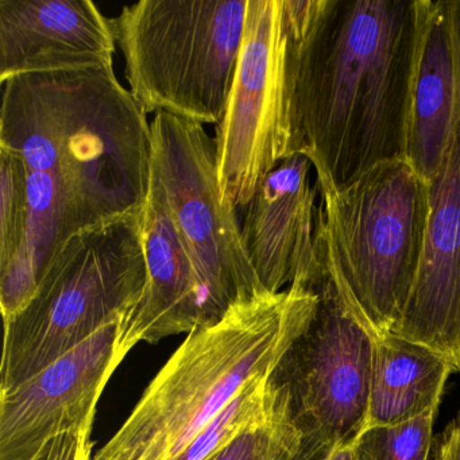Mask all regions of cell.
Wrapping results in <instances>:
<instances>
[{
    "label": "cell",
    "mask_w": 460,
    "mask_h": 460,
    "mask_svg": "<svg viewBox=\"0 0 460 460\" xmlns=\"http://www.w3.org/2000/svg\"><path fill=\"white\" fill-rule=\"evenodd\" d=\"M285 158L349 187L406 158L419 0H284Z\"/></svg>",
    "instance_id": "cell-1"
},
{
    "label": "cell",
    "mask_w": 460,
    "mask_h": 460,
    "mask_svg": "<svg viewBox=\"0 0 460 460\" xmlns=\"http://www.w3.org/2000/svg\"><path fill=\"white\" fill-rule=\"evenodd\" d=\"M2 87L0 146L23 158L29 190L58 199L66 241L144 211L152 128L114 66L20 75Z\"/></svg>",
    "instance_id": "cell-2"
},
{
    "label": "cell",
    "mask_w": 460,
    "mask_h": 460,
    "mask_svg": "<svg viewBox=\"0 0 460 460\" xmlns=\"http://www.w3.org/2000/svg\"><path fill=\"white\" fill-rule=\"evenodd\" d=\"M317 295L292 284L231 306L166 360L122 427L91 460H173L257 378L271 376L308 327Z\"/></svg>",
    "instance_id": "cell-3"
},
{
    "label": "cell",
    "mask_w": 460,
    "mask_h": 460,
    "mask_svg": "<svg viewBox=\"0 0 460 460\" xmlns=\"http://www.w3.org/2000/svg\"><path fill=\"white\" fill-rule=\"evenodd\" d=\"M142 215L84 228L58 247L33 300L4 322L0 392L40 373L136 308L147 279Z\"/></svg>",
    "instance_id": "cell-4"
},
{
    "label": "cell",
    "mask_w": 460,
    "mask_h": 460,
    "mask_svg": "<svg viewBox=\"0 0 460 460\" xmlns=\"http://www.w3.org/2000/svg\"><path fill=\"white\" fill-rule=\"evenodd\" d=\"M249 0H141L112 18L125 76L146 114L200 125L226 114Z\"/></svg>",
    "instance_id": "cell-5"
},
{
    "label": "cell",
    "mask_w": 460,
    "mask_h": 460,
    "mask_svg": "<svg viewBox=\"0 0 460 460\" xmlns=\"http://www.w3.org/2000/svg\"><path fill=\"white\" fill-rule=\"evenodd\" d=\"M319 220L358 314L376 336L402 316L419 270L429 182L406 158L385 161L343 190L316 179Z\"/></svg>",
    "instance_id": "cell-6"
},
{
    "label": "cell",
    "mask_w": 460,
    "mask_h": 460,
    "mask_svg": "<svg viewBox=\"0 0 460 460\" xmlns=\"http://www.w3.org/2000/svg\"><path fill=\"white\" fill-rule=\"evenodd\" d=\"M320 269L309 289L316 312L273 374L287 387L293 421L301 432L298 460H324L365 428L376 333L352 304L330 242L317 222Z\"/></svg>",
    "instance_id": "cell-7"
},
{
    "label": "cell",
    "mask_w": 460,
    "mask_h": 460,
    "mask_svg": "<svg viewBox=\"0 0 460 460\" xmlns=\"http://www.w3.org/2000/svg\"><path fill=\"white\" fill-rule=\"evenodd\" d=\"M150 128L152 164L192 257L207 327L268 292L247 255L236 209L223 200L215 138L200 123L166 112L155 114Z\"/></svg>",
    "instance_id": "cell-8"
},
{
    "label": "cell",
    "mask_w": 460,
    "mask_h": 460,
    "mask_svg": "<svg viewBox=\"0 0 460 460\" xmlns=\"http://www.w3.org/2000/svg\"><path fill=\"white\" fill-rule=\"evenodd\" d=\"M285 58L284 0H249L235 77L215 137L223 200L236 211L285 160Z\"/></svg>",
    "instance_id": "cell-9"
},
{
    "label": "cell",
    "mask_w": 460,
    "mask_h": 460,
    "mask_svg": "<svg viewBox=\"0 0 460 460\" xmlns=\"http://www.w3.org/2000/svg\"><path fill=\"white\" fill-rule=\"evenodd\" d=\"M122 320L110 323L17 386L0 392V460H31L49 441L93 429L96 406L122 358Z\"/></svg>",
    "instance_id": "cell-10"
},
{
    "label": "cell",
    "mask_w": 460,
    "mask_h": 460,
    "mask_svg": "<svg viewBox=\"0 0 460 460\" xmlns=\"http://www.w3.org/2000/svg\"><path fill=\"white\" fill-rule=\"evenodd\" d=\"M419 270L392 332L448 355L460 370V120L429 180Z\"/></svg>",
    "instance_id": "cell-11"
},
{
    "label": "cell",
    "mask_w": 460,
    "mask_h": 460,
    "mask_svg": "<svg viewBox=\"0 0 460 460\" xmlns=\"http://www.w3.org/2000/svg\"><path fill=\"white\" fill-rule=\"evenodd\" d=\"M312 169L306 155L285 158L244 207V247L263 289L271 295L287 285L308 288L319 271V190L312 185Z\"/></svg>",
    "instance_id": "cell-12"
},
{
    "label": "cell",
    "mask_w": 460,
    "mask_h": 460,
    "mask_svg": "<svg viewBox=\"0 0 460 460\" xmlns=\"http://www.w3.org/2000/svg\"><path fill=\"white\" fill-rule=\"evenodd\" d=\"M111 20L91 0H0V83L112 66Z\"/></svg>",
    "instance_id": "cell-13"
},
{
    "label": "cell",
    "mask_w": 460,
    "mask_h": 460,
    "mask_svg": "<svg viewBox=\"0 0 460 460\" xmlns=\"http://www.w3.org/2000/svg\"><path fill=\"white\" fill-rule=\"evenodd\" d=\"M142 231L146 287L120 324L118 351L122 359L142 341L155 343L172 335H190L206 325L198 273L153 164Z\"/></svg>",
    "instance_id": "cell-14"
},
{
    "label": "cell",
    "mask_w": 460,
    "mask_h": 460,
    "mask_svg": "<svg viewBox=\"0 0 460 460\" xmlns=\"http://www.w3.org/2000/svg\"><path fill=\"white\" fill-rule=\"evenodd\" d=\"M460 120V0H419L406 160L429 181Z\"/></svg>",
    "instance_id": "cell-15"
},
{
    "label": "cell",
    "mask_w": 460,
    "mask_h": 460,
    "mask_svg": "<svg viewBox=\"0 0 460 460\" xmlns=\"http://www.w3.org/2000/svg\"><path fill=\"white\" fill-rule=\"evenodd\" d=\"M456 363L443 352L394 332L376 336L365 428L401 424L440 405Z\"/></svg>",
    "instance_id": "cell-16"
},
{
    "label": "cell",
    "mask_w": 460,
    "mask_h": 460,
    "mask_svg": "<svg viewBox=\"0 0 460 460\" xmlns=\"http://www.w3.org/2000/svg\"><path fill=\"white\" fill-rule=\"evenodd\" d=\"M288 397L287 387L273 376L254 379L173 460H214L236 438L269 421Z\"/></svg>",
    "instance_id": "cell-17"
},
{
    "label": "cell",
    "mask_w": 460,
    "mask_h": 460,
    "mask_svg": "<svg viewBox=\"0 0 460 460\" xmlns=\"http://www.w3.org/2000/svg\"><path fill=\"white\" fill-rule=\"evenodd\" d=\"M29 228L28 172L21 155L0 146V270L20 254Z\"/></svg>",
    "instance_id": "cell-18"
},
{
    "label": "cell",
    "mask_w": 460,
    "mask_h": 460,
    "mask_svg": "<svg viewBox=\"0 0 460 460\" xmlns=\"http://www.w3.org/2000/svg\"><path fill=\"white\" fill-rule=\"evenodd\" d=\"M438 406L395 425L366 428L354 441L355 460H429Z\"/></svg>",
    "instance_id": "cell-19"
},
{
    "label": "cell",
    "mask_w": 460,
    "mask_h": 460,
    "mask_svg": "<svg viewBox=\"0 0 460 460\" xmlns=\"http://www.w3.org/2000/svg\"><path fill=\"white\" fill-rule=\"evenodd\" d=\"M301 440L288 397L287 402L269 421L236 438L214 460H298Z\"/></svg>",
    "instance_id": "cell-20"
},
{
    "label": "cell",
    "mask_w": 460,
    "mask_h": 460,
    "mask_svg": "<svg viewBox=\"0 0 460 460\" xmlns=\"http://www.w3.org/2000/svg\"><path fill=\"white\" fill-rule=\"evenodd\" d=\"M91 430H74L53 438L31 460H91Z\"/></svg>",
    "instance_id": "cell-21"
},
{
    "label": "cell",
    "mask_w": 460,
    "mask_h": 460,
    "mask_svg": "<svg viewBox=\"0 0 460 460\" xmlns=\"http://www.w3.org/2000/svg\"><path fill=\"white\" fill-rule=\"evenodd\" d=\"M433 460H460V411L438 436Z\"/></svg>",
    "instance_id": "cell-22"
},
{
    "label": "cell",
    "mask_w": 460,
    "mask_h": 460,
    "mask_svg": "<svg viewBox=\"0 0 460 460\" xmlns=\"http://www.w3.org/2000/svg\"><path fill=\"white\" fill-rule=\"evenodd\" d=\"M355 441V440H354ZM354 441L336 447L330 452L325 460H355Z\"/></svg>",
    "instance_id": "cell-23"
},
{
    "label": "cell",
    "mask_w": 460,
    "mask_h": 460,
    "mask_svg": "<svg viewBox=\"0 0 460 460\" xmlns=\"http://www.w3.org/2000/svg\"><path fill=\"white\" fill-rule=\"evenodd\" d=\"M325 460V459H324Z\"/></svg>",
    "instance_id": "cell-24"
}]
</instances>
